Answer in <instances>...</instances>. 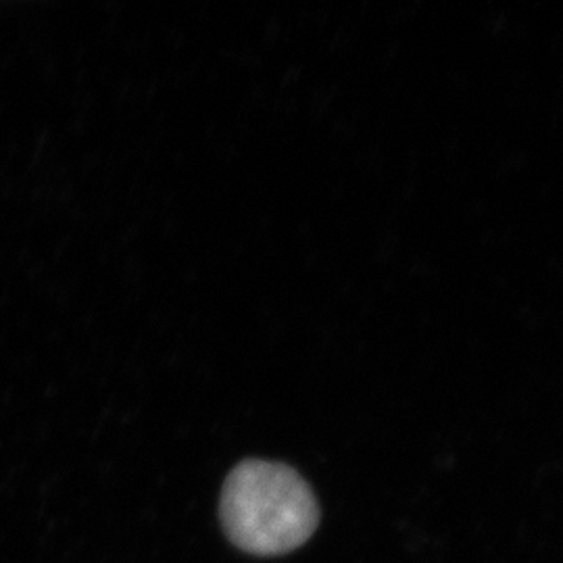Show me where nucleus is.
<instances>
[{
    "label": "nucleus",
    "mask_w": 563,
    "mask_h": 563,
    "mask_svg": "<svg viewBox=\"0 0 563 563\" xmlns=\"http://www.w3.org/2000/svg\"><path fill=\"white\" fill-rule=\"evenodd\" d=\"M230 543L260 558L307 543L320 526V505L301 474L284 463L246 460L225 478L220 501Z\"/></svg>",
    "instance_id": "1"
}]
</instances>
